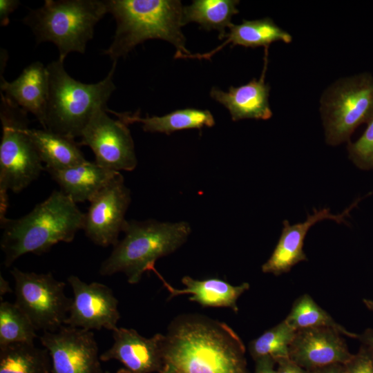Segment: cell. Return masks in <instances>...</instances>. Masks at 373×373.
Instances as JSON below:
<instances>
[{
	"mask_svg": "<svg viewBox=\"0 0 373 373\" xmlns=\"http://www.w3.org/2000/svg\"><path fill=\"white\" fill-rule=\"evenodd\" d=\"M164 338L160 333L146 338L135 329L117 327L113 331L112 346L100 354V360H117L131 373H159Z\"/></svg>",
	"mask_w": 373,
	"mask_h": 373,
	"instance_id": "obj_15",
	"label": "cell"
},
{
	"mask_svg": "<svg viewBox=\"0 0 373 373\" xmlns=\"http://www.w3.org/2000/svg\"><path fill=\"white\" fill-rule=\"evenodd\" d=\"M237 0H194L183 8L182 23L196 22L207 30L218 31V39L224 38L226 28L232 24L231 18L239 10Z\"/></svg>",
	"mask_w": 373,
	"mask_h": 373,
	"instance_id": "obj_24",
	"label": "cell"
},
{
	"mask_svg": "<svg viewBox=\"0 0 373 373\" xmlns=\"http://www.w3.org/2000/svg\"><path fill=\"white\" fill-rule=\"evenodd\" d=\"M84 220L75 202L61 190L53 191L24 216L0 222L5 266L26 254H42L60 242H70Z\"/></svg>",
	"mask_w": 373,
	"mask_h": 373,
	"instance_id": "obj_2",
	"label": "cell"
},
{
	"mask_svg": "<svg viewBox=\"0 0 373 373\" xmlns=\"http://www.w3.org/2000/svg\"><path fill=\"white\" fill-rule=\"evenodd\" d=\"M343 367L344 373H373V363L362 346Z\"/></svg>",
	"mask_w": 373,
	"mask_h": 373,
	"instance_id": "obj_30",
	"label": "cell"
},
{
	"mask_svg": "<svg viewBox=\"0 0 373 373\" xmlns=\"http://www.w3.org/2000/svg\"><path fill=\"white\" fill-rule=\"evenodd\" d=\"M108 12L117 23L113 40L104 51L113 61L125 57L137 44L159 39L172 44L175 55H189L183 26V6L178 0H108Z\"/></svg>",
	"mask_w": 373,
	"mask_h": 373,
	"instance_id": "obj_3",
	"label": "cell"
},
{
	"mask_svg": "<svg viewBox=\"0 0 373 373\" xmlns=\"http://www.w3.org/2000/svg\"><path fill=\"white\" fill-rule=\"evenodd\" d=\"M229 32H227L224 36L226 39L224 42L213 50L203 54H181L178 55L176 59H209L227 44H231V47L238 45L245 48L260 46L268 48L275 41H281L285 44H289L292 41L291 35L277 26L269 17L255 20L244 19L240 24L232 23L229 27Z\"/></svg>",
	"mask_w": 373,
	"mask_h": 373,
	"instance_id": "obj_21",
	"label": "cell"
},
{
	"mask_svg": "<svg viewBox=\"0 0 373 373\" xmlns=\"http://www.w3.org/2000/svg\"><path fill=\"white\" fill-rule=\"evenodd\" d=\"M285 320L296 331L311 327H329L350 338H356L358 335L347 331L337 323L329 314L307 294H303L295 300Z\"/></svg>",
	"mask_w": 373,
	"mask_h": 373,
	"instance_id": "obj_26",
	"label": "cell"
},
{
	"mask_svg": "<svg viewBox=\"0 0 373 373\" xmlns=\"http://www.w3.org/2000/svg\"><path fill=\"white\" fill-rule=\"evenodd\" d=\"M35 328L27 315L15 304L0 303V347L7 345L34 343L37 337Z\"/></svg>",
	"mask_w": 373,
	"mask_h": 373,
	"instance_id": "obj_27",
	"label": "cell"
},
{
	"mask_svg": "<svg viewBox=\"0 0 373 373\" xmlns=\"http://www.w3.org/2000/svg\"><path fill=\"white\" fill-rule=\"evenodd\" d=\"M131 201V191L117 172L90 201L82 229L86 236L98 246H115L127 220L125 215Z\"/></svg>",
	"mask_w": 373,
	"mask_h": 373,
	"instance_id": "obj_11",
	"label": "cell"
},
{
	"mask_svg": "<svg viewBox=\"0 0 373 373\" xmlns=\"http://www.w3.org/2000/svg\"><path fill=\"white\" fill-rule=\"evenodd\" d=\"M309 372L310 373H344L343 364H333Z\"/></svg>",
	"mask_w": 373,
	"mask_h": 373,
	"instance_id": "obj_35",
	"label": "cell"
},
{
	"mask_svg": "<svg viewBox=\"0 0 373 373\" xmlns=\"http://www.w3.org/2000/svg\"><path fill=\"white\" fill-rule=\"evenodd\" d=\"M356 339L360 341L361 346L365 350L373 363V329H366L362 334L357 335Z\"/></svg>",
	"mask_w": 373,
	"mask_h": 373,
	"instance_id": "obj_34",
	"label": "cell"
},
{
	"mask_svg": "<svg viewBox=\"0 0 373 373\" xmlns=\"http://www.w3.org/2000/svg\"><path fill=\"white\" fill-rule=\"evenodd\" d=\"M364 305L365 307L370 311L373 312V300L370 299H363V300Z\"/></svg>",
	"mask_w": 373,
	"mask_h": 373,
	"instance_id": "obj_37",
	"label": "cell"
},
{
	"mask_svg": "<svg viewBox=\"0 0 373 373\" xmlns=\"http://www.w3.org/2000/svg\"><path fill=\"white\" fill-rule=\"evenodd\" d=\"M18 0H0V24L6 26L9 23L10 15L19 6Z\"/></svg>",
	"mask_w": 373,
	"mask_h": 373,
	"instance_id": "obj_31",
	"label": "cell"
},
{
	"mask_svg": "<svg viewBox=\"0 0 373 373\" xmlns=\"http://www.w3.org/2000/svg\"><path fill=\"white\" fill-rule=\"evenodd\" d=\"M320 112L326 142H349L356 128L373 117V75L363 73L336 81L323 92Z\"/></svg>",
	"mask_w": 373,
	"mask_h": 373,
	"instance_id": "obj_8",
	"label": "cell"
},
{
	"mask_svg": "<svg viewBox=\"0 0 373 373\" xmlns=\"http://www.w3.org/2000/svg\"><path fill=\"white\" fill-rule=\"evenodd\" d=\"M122 232L124 237L102 262L99 274L106 276L123 273L128 283L137 284L157 259L175 252L186 242L191 228L185 221L131 220H126Z\"/></svg>",
	"mask_w": 373,
	"mask_h": 373,
	"instance_id": "obj_4",
	"label": "cell"
},
{
	"mask_svg": "<svg viewBox=\"0 0 373 373\" xmlns=\"http://www.w3.org/2000/svg\"><path fill=\"white\" fill-rule=\"evenodd\" d=\"M67 280L73 297L65 325L90 331L104 328L113 332L117 327L118 300L110 287L97 282L88 284L74 275Z\"/></svg>",
	"mask_w": 373,
	"mask_h": 373,
	"instance_id": "obj_13",
	"label": "cell"
},
{
	"mask_svg": "<svg viewBox=\"0 0 373 373\" xmlns=\"http://www.w3.org/2000/svg\"><path fill=\"white\" fill-rule=\"evenodd\" d=\"M12 292L9 283L2 276H0V294L1 297L7 293Z\"/></svg>",
	"mask_w": 373,
	"mask_h": 373,
	"instance_id": "obj_36",
	"label": "cell"
},
{
	"mask_svg": "<svg viewBox=\"0 0 373 373\" xmlns=\"http://www.w3.org/2000/svg\"><path fill=\"white\" fill-rule=\"evenodd\" d=\"M107 108L98 111L93 117L79 144L90 147L95 162L101 166L119 172L133 171L137 160L130 130L122 121L109 117Z\"/></svg>",
	"mask_w": 373,
	"mask_h": 373,
	"instance_id": "obj_10",
	"label": "cell"
},
{
	"mask_svg": "<svg viewBox=\"0 0 373 373\" xmlns=\"http://www.w3.org/2000/svg\"><path fill=\"white\" fill-rule=\"evenodd\" d=\"M295 332L296 330L283 320L249 343L251 356L254 361L270 357L276 363L289 358V345Z\"/></svg>",
	"mask_w": 373,
	"mask_h": 373,
	"instance_id": "obj_28",
	"label": "cell"
},
{
	"mask_svg": "<svg viewBox=\"0 0 373 373\" xmlns=\"http://www.w3.org/2000/svg\"><path fill=\"white\" fill-rule=\"evenodd\" d=\"M254 373H278L276 361L270 357H262L255 361Z\"/></svg>",
	"mask_w": 373,
	"mask_h": 373,
	"instance_id": "obj_33",
	"label": "cell"
},
{
	"mask_svg": "<svg viewBox=\"0 0 373 373\" xmlns=\"http://www.w3.org/2000/svg\"><path fill=\"white\" fill-rule=\"evenodd\" d=\"M45 169H64L87 161L75 139L48 129H28Z\"/></svg>",
	"mask_w": 373,
	"mask_h": 373,
	"instance_id": "obj_23",
	"label": "cell"
},
{
	"mask_svg": "<svg viewBox=\"0 0 373 373\" xmlns=\"http://www.w3.org/2000/svg\"><path fill=\"white\" fill-rule=\"evenodd\" d=\"M278 373H310L309 371L299 366L290 358L280 360L276 363Z\"/></svg>",
	"mask_w": 373,
	"mask_h": 373,
	"instance_id": "obj_32",
	"label": "cell"
},
{
	"mask_svg": "<svg viewBox=\"0 0 373 373\" xmlns=\"http://www.w3.org/2000/svg\"><path fill=\"white\" fill-rule=\"evenodd\" d=\"M352 355L342 334L329 327L296 330L289 345V358L308 371L345 364Z\"/></svg>",
	"mask_w": 373,
	"mask_h": 373,
	"instance_id": "obj_14",
	"label": "cell"
},
{
	"mask_svg": "<svg viewBox=\"0 0 373 373\" xmlns=\"http://www.w3.org/2000/svg\"><path fill=\"white\" fill-rule=\"evenodd\" d=\"M1 93L44 124L49 94V73L47 66L35 61L26 66L12 82L1 77Z\"/></svg>",
	"mask_w": 373,
	"mask_h": 373,
	"instance_id": "obj_18",
	"label": "cell"
},
{
	"mask_svg": "<svg viewBox=\"0 0 373 373\" xmlns=\"http://www.w3.org/2000/svg\"><path fill=\"white\" fill-rule=\"evenodd\" d=\"M104 373H111V372L109 371H105ZM115 373H131V372L124 367V368L119 369Z\"/></svg>",
	"mask_w": 373,
	"mask_h": 373,
	"instance_id": "obj_38",
	"label": "cell"
},
{
	"mask_svg": "<svg viewBox=\"0 0 373 373\" xmlns=\"http://www.w3.org/2000/svg\"><path fill=\"white\" fill-rule=\"evenodd\" d=\"M150 271L157 275L169 291V299L187 294L190 295L189 299L191 301L196 302L202 307H228L234 312L238 311L237 301L239 297L250 287L248 283L235 286L219 278L198 280L185 276L181 280L185 287L177 289L166 282L155 266L151 267Z\"/></svg>",
	"mask_w": 373,
	"mask_h": 373,
	"instance_id": "obj_19",
	"label": "cell"
},
{
	"mask_svg": "<svg viewBox=\"0 0 373 373\" xmlns=\"http://www.w3.org/2000/svg\"><path fill=\"white\" fill-rule=\"evenodd\" d=\"M116 61L106 77L95 84H84L71 77L59 59L50 62L49 94L43 128L71 138L80 137L95 113L107 108L115 90L113 77Z\"/></svg>",
	"mask_w": 373,
	"mask_h": 373,
	"instance_id": "obj_5",
	"label": "cell"
},
{
	"mask_svg": "<svg viewBox=\"0 0 373 373\" xmlns=\"http://www.w3.org/2000/svg\"><path fill=\"white\" fill-rule=\"evenodd\" d=\"M264 66L260 77L252 79L249 83L238 86H230L227 92L212 87L210 96L228 109L231 119H245L267 120L271 117L269 96L270 86L265 83L268 64V48L265 49Z\"/></svg>",
	"mask_w": 373,
	"mask_h": 373,
	"instance_id": "obj_17",
	"label": "cell"
},
{
	"mask_svg": "<svg viewBox=\"0 0 373 373\" xmlns=\"http://www.w3.org/2000/svg\"><path fill=\"white\" fill-rule=\"evenodd\" d=\"M46 170L59 185L61 191L76 204L90 202L119 172L88 160L64 169Z\"/></svg>",
	"mask_w": 373,
	"mask_h": 373,
	"instance_id": "obj_20",
	"label": "cell"
},
{
	"mask_svg": "<svg viewBox=\"0 0 373 373\" xmlns=\"http://www.w3.org/2000/svg\"><path fill=\"white\" fill-rule=\"evenodd\" d=\"M0 194L19 193L45 169L28 134L27 112L1 93Z\"/></svg>",
	"mask_w": 373,
	"mask_h": 373,
	"instance_id": "obj_7",
	"label": "cell"
},
{
	"mask_svg": "<svg viewBox=\"0 0 373 373\" xmlns=\"http://www.w3.org/2000/svg\"><path fill=\"white\" fill-rule=\"evenodd\" d=\"M354 206L352 204L343 213L336 215L331 213L328 208L318 211L314 209V213L308 215L304 222L292 225L288 220H284L280 238L270 258L262 265V272L278 276L288 272L297 263L307 260L303 245L305 238L311 227L325 219L343 222Z\"/></svg>",
	"mask_w": 373,
	"mask_h": 373,
	"instance_id": "obj_16",
	"label": "cell"
},
{
	"mask_svg": "<svg viewBox=\"0 0 373 373\" xmlns=\"http://www.w3.org/2000/svg\"><path fill=\"white\" fill-rule=\"evenodd\" d=\"M106 111L114 114L126 124L141 123L145 132L162 133L166 135L189 128L200 129L203 127H212L215 125V119L208 110L193 108L178 109L163 116H152L146 115L145 117L140 116L139 113H117L106 109Z\"/></svg>",
	"mask_w": 373,
	"mask_h": 373,
	"instance_id": "obj_22",
	"label": "cell"
},
{
	"mask_svg": "<svg viewBox=\"0 0 373 373\" xmlns=\"http://www.w3.org/2000/svg\"><path fill=\"white\" fill-rule=\"evenodd\" d=\"M347 151L350 159L358 168L373 169V117L362 135L354 142H349Z\"/></svg>",
	"mask_w": 373,
	"mask_h": 373,
	"instance_id": "obj_29",
	"label": "cell"
},
{
	"mask_svg": "<svg viewBox=\"0 0 373 373\" xmlns=\"http://www.w3.org/2000/svg\"><path fill=\"white\" fill-rule=\"evenodd\" d=\"M15 304L37 330L54 332L64 325L72 303L65 294L66 283L51 273L26 272L14 267Z\"/></svg>",
	"mask_w": 373,
	"mask_h": 373,
	"instance_id": "obj_9",
	"label": "cell"
},
{
	"mask_svg": "<svg viewBox=\"0 0 373 373\" xmlns=\"http://www.w3.org/2000/svg\"><path fill=\"white\" fill-rule=\"evenodd\" d=\"M159 373H249L245 347L227 324L198 314L169 324Z\"/></svg>",
	"mask_w": 373,
	"mask_h": 373,
	"instance_id": "obj_1",
	"label": "cell"
},
{
	"mask_svg": "<svg viewBox=\"0 0 373 373\" xmlns=\"http://www.w3.org/2000/svg\"><path fill=\"white\" fill-rule=\"evenodd\" d=\"M106 13V1L46 0L41 8L30 10L23 21L37 43H53L64 61L72 52H85L95 25Z\"/></svg>",
	"mask_w": 373,
	"mask_h": 373,
	"instance_id": "obj_6",
	"label": "cell"
},
{
	"mask_svg": "<svg viewBox=\"0 0 373 373\" xmlns=\"http://www.w3.org/2000/svg\"><path fill=\"white\" fill-rule=\"evenodd\" d=\"M0 373H51L49 353L34 343L0 347Z\"/></svg>",
	"mask_w": 373,
	"mask_h": 373,
	"instance_id": "obj_25",
	"label": "cell"
},
{
	"mask_svg": "<svg viewBox=\"0 0 373 373\" xmlns=\"http://www.w3.org/2000/svg\"><path fill=\"white\" fill-rule=\"evenodd\" d=\"M41 343L50 355L51 373H104L99 348L90 330L63 325L44 332Z\"/></svg>",
	"mask_w": 373,
	"mask_h": 373,
	"instance_id": "obj_12",
	"label": "cell"
}]
</instances>
